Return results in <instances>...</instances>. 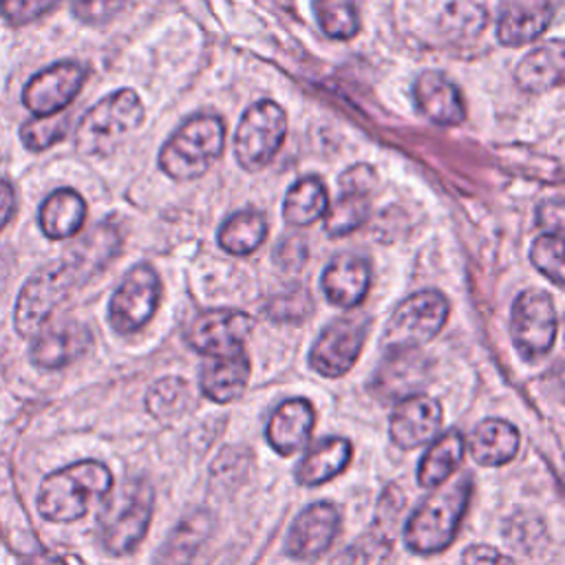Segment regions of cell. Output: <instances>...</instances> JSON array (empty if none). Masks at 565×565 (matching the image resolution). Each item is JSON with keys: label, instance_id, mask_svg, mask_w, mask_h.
Returning a JSON list of instances; mask_svg holds the SVG:
<instances>
[{"label": "cell", "instance_id": "29", "mask_svg": "<svg viewBox=\"0 0 565 565\" xmlns=\"http://www.w3.org/2000/svg\"><path fill=\"white\" fill-rule=\"evenodd\" d=\"M329 207V194L324 183L318 177L298 179L285 194L282 218L289 225H311L322 218Z\"/></svg>", "mask_w": 565, "mask_h": 565}, {"label": "cell", "instance_id": "9", "mask_svg": "<svg viewBox=\"0 0 565 565\" xmlns=\"http://www.w3.org/2000/svg\"><path fill=\"white\" fill-rule=\"evenodd\" d=\"M558 316L550 294L541 289L521 291L510 311V335L516 353L536 362L543 360L556 340Z\"/></svg>", "mask_w": 565, "mask_h": 565}, {"label": "cell", "instance_id": "1", "mask_svg": "<svg viewBox=\"0 0 565 565\" xmlns=\"http://www.w3.org/2000/svg\"><path fill=\"white\" fill-rule=\"evenodd\" d=\"M439 486L419 503L404 527V543L417 554L441 552L455 541L472 494L470 472H461Z\"/></svg>", "mask_w": 565, "mask_h": 565}, {"label": "cell", "instance_id": "27", "mask_svg": "<svg viewBox=\"0 0 565 565\" xmlns=\"http://www.w3.org/2000/svg\"><path fill=\"white\" fill-rule=\"evenodd\" d=\"M519 450V430L505 419H483L470 437V455L481 466H503Z\"/></svg>", "mask_w": 565, "mask_h": 565}, {"label": "cell", "instance_id": "43", "mask_svg": "<svg viewBox=\"0 0 565 565\" xmlns=\"http://www.w3.org/2000/svg\"><path fill=\"white\" fill-rule=\"evenodd\" d=\"M13 207H15V194H13V188L0 179V230L9 223L11 214H13Z\"/></svg>", "mask_w": 565, "mask_h": 565}, {"label": "cell", "instance_id": "37", "mask_svg": "<svg viewBox=\"0 0 565 565\" xmlns=\"http://www.w3.org/2000/svg\"><path fill=\"white\" fill-rule=\"evenodd\" d=\"M311 298L307 289H296L289 294L276 296L267 307V316L278 322H300L311 313Z\"/></svg>", "mask_w": 565, "mask_h": 565}, {"label": "cell", "instance_id": "21", "mask_svg": "<svg viewBox=\"0 0 565 565\" xmlns=\"http://www.w3.org/2000/svg\"><path fill=\"white\" fill-rule=\"evenodd\" d=\"M313 422H316V411L311 402L302 397H294L282 402L271 413L265 428V437L278 455L287 457L307 444L313 430Z\"/></svg>", "mask_w": 565, "mask_h": 565}, {"label": "cell", "instance_id": "20", "mask_svg": "<svg viewBox=\"0 0 565 565\" xmlns=\"http://www.w3.org/2000/svg\"><path fill=\"white\" fill-rule=\"evenodd\" d=\"M550 0H510L501 4L497 18V38L503 46H523L534 42L552 22Z\"/></svg>", "mask_w": 565, "mask_h": 565}, {"label": "cell", "instance_id": "2", "mask_svg": "<svg viewBox=\"0 0 565 565\" xmlns=\"http://www.w3.org/2000/svg\"><path fill=\"white\" fill-rule=\"evenodd\" d=\"M113 488L110 470L102 461L84 459L44 477L38 494V510L46 521L68 523L88 512Z\"/></svg>", "mask_w": 565, "mask_h": 565}, {"label": "cell", "instance_id": "34", "mask_svg": "<svg viewBox=\"0 0 565 565\" xmlns=\"http://www.w3.org/2000/svg\"><path fill=\"white\" fill-rule=\"evenodd\" d=\"M190 404H192V393H190L188 382L181 377H174V375L154 382L146 397V406H148L150 415H154L159 419L181 415Z\"/></svg>", "mask_w": 565, "mask_h": 565}, {"label": "cell", "instance_id": "18", "mask_svg": "<svg viewBox=\"0 0 565 565\" xmlns=\"http://www.w3.org/2000/svg\"><path fill=\"white\" fill-rule=\"evenodd\" d=\"M371 285V265L358 254H338L322 271L320 287L327 300L342 309L358 307Z\"/></svg>", "mask_w": 565, "mask_h": 565}, {"label": "cell", "instance_id": "15", "mask_svg": "<svg viewBox=\"0 0 565 565\" xmlns=\"http://www.w3.org/2000/svg\"><path fill=\"white\" fill-rule=\"evenodd\" d=\"M441 417L444 413L435 397L415 393L399 399V404L395 406L388 422V435L399 448H417L422 444H428L439 433Z\"/></svg>", "mask_w": 565, "mask_h": 565}, {"label": "cell", "instance_id": "35", "mask_svg": "<svg viewBox=\"0 0 565 565\" xmlns=\"http://www.w3.org/2000/svg\"><path fill=\"white\" fill-rule=\"evenodd\" d=\"M68 121L71 117L64 110L46 117H35L22 126L20 130L22 143L31 150H46L66 135Z\"/></svg>", "mask_w": 565, "mask_h": 565}, {"label": "cell", "instance_id": "12", "mask_svg": "<svg viewBox=\"0 0 565 565\" xmlns=\"http://www.w3.org/2000/svg\"><path fill=\"white\" fill-rule=\"evenodd\" d=\"M254 329V318L238 309H210L199 313L188 329V344L207 358L245 353L243 344Z\"/></svg>", "mask_w": 565, "mask_h": 565}, {"label": "cell", "instance_id": "36", "mask_svg": "<svg viewBox=\"0 0 565 565\" xmlns=\"http://www.w3.org/2000/svg\"><path fill=\"white\" fill-rule=\"evenodd\" d=\"M532 265L556 287L563 285V234H541L530 247Z\"/></svg>", "mask_w": 565, "mask_h": 565}, {"label": "cell", "instance_id": "8", "mask_svg": "<svg viewBox=\"0 0 565 565\" xmlns=\"http://www.w3.org/2000/svg\"><path fill=\"white\" fill-rule=\"evenodd\" d=\"M285 132L287 117L276 102L260 99L252 104L243 113L234 135V154L241 168L249 172L265 168L282 146Z\"/></svg>", "mask_w": 565, "mask_h": 565}, {"label": "cell", "instance_id": "3", "mask_svg": "<svg viewBox=\"0 0 565 565\" xmlns=\"http://www.w3.org/2000/svg\"><path fill=\"white\" fill-rule=\"evenodd\" d=\"M95 271L73 252L26 280L15 302V329L20 335H35L51 313L68 298V294L86 282Z\"/></svg>", "mask_w": 565, "mask_h": 565}, {"label": "cell", "instance_id": "38", "mask_svg": "<svg viewBox=\"0 0 565 565\" xmlns=\"http://www.w3.org/2000/svg\"><path fill=\"white\" fill-rule=\"evenodd\" d=\"M130 0H71L73 13L86 24H104L113 20Z\"/></svg>", "mask_w": 565, "mask_h": 565}, {"label": "cell", "instance_id": "24", "mask_svg": "<svg viewBox=\"0 0 565 565\" xmlns=\"http://www.w3.org/2000/svg\"><path fill=\"white\" fill-rule=\"evenodd\" d=\"M249 377V360L245 353L230 358H210L201 369V391L216 404L241 397Z\"/></svg>", "mask_w": 565, "mask_h": 565}, {"label": "cell", "instance_id": "32", "mask_svg": "<svg viewBox=\"0 0 565 565\" xmlns=\"http://www.w3.org/2000/svg\"><path fill=\"white\" fill-rule=\"evenodd\" d=\"M210 530V516L201 510L190 514L174 527L170 539L166 541V550L161 554L163 565H188L190 558L196 554L199 545L205 541Z\"/></svg>", "mask_w": 565, "mask_h": 565}, {"label": "cell", "instance_id": "40", "mask_svg": "<svg viewBox=\"0 0 565 565\" xmlns=\"http://www.w3.org/2000/svg\"><path fill=\"white\" fill-rule=\"evenodd\" d=\"M274 260L282 269H298V267H302L305 260H307V245H305L302 236H285L278 243L276 252H274Z\"/></svg>", "mask_w": 565, "mask_h": 565}, {"label": "cell", "instance_id": "41", "mask_svg": "<svg viewBox=\"0 0 565 565\" xmlns=\"http://www.w3.org/2000/svg\"><path fill=\"white\" fill-rule=\"evenodd\" d=\"M463 565H514L510 556L490 545H470L463 552Z\"/></svg>", "mask_w": 565, "mask_h": 565}, {"label": "cell", "instance_id": "25", "mask_svg": "<svg viewBox=\"0 0 565 565\" xmlns=\"http://www.w3.org/2000/svg\"><path fill=\"white\" fill-rule=\"evenodd\" d=\"M351 441L344 437H327L316 441L302 457L296 479L300 486H320L340 475L351 461Z\"/></svg>", "mask_w": 565, "mask_h": 565}, {"label": "cell", "instance_id": "28", "mask_svg": "<svg viewBox=\"0 0 565 565\" xmlns=\"http://www.w3.org/2000/svg\"><path fill=\"white\" fill-rule=\"evenodd\" d=\"M463 435L457 428L446 430L435 439V444L424 452L417 466V481L422 488H435L457 470L463 457Z\"/></svg>", "mask_w": 565, "mask_h": 565}, {"label": "cell", "instance_id": "13", "mask_svg": "<svg viewBox=\"0 0 565 565\" xmlns=\"http://www.w3.org/2000/svg\"><path fill=\"white\" fill-rule=\"evenodd\" d=\"M86 77V68L77 62H57L29 79L22 90L24 106L38 115L62 113L79 93Z\"/></svg>", "mask_w": 565, "mask_h": 565}, {"label": "cell", "instance_id": "4", "mask_svg": "<svg viewBox=\"0 0 565 565\" xmlns=\"http://www.w3.org/2000/svg\"><path fill=\"white\" fill-rule=\"evenodd\" d=\"M225 146V124L218 115H194L159 150V168L174 181L205 174Z\"/></svg>", "mask_w": 565, "mask_h": 565}, {"label": "cell", "instance_id": "31", "mask_svg": "<svg viewBox=\"0 0 565 565\" xmlns=\"http://www.w3.org/2000/svg\"><path fill=\"white\" fill-rule=\"evenodd\" d=\"M267 236L265 216L256 210L232 214L218 230V245L232 256H247L260 247Z\"/></svg>", "mask_w": 565, "mask_h": 565}, {"label": "cell", "instance_id": "11", "mask_svg": "<svg viewBox=\"0 0 565 565\" xmlns=\"http://www.w3.org/2000/svg\"><path fill=\"white\" fill-rule=\"evenodd\" d=\"M369 333L364 313H349L329 322L311 347L309 364L324 377L344 375L358 360Z\"/></svg>", "mask_w": 565, "mask_h": 565}, {"label": "cell", "instance_id": "5", "mask_svg": "<svg viewBox=\"0 0 565 565\" xmlns=\"http://www.w3.org/2000/svg\"><path fill=\"white\" fill-rule=\"evenodd\" d=\"M143 121V104L130 88L99 99L79 121L75 146L82 154L106 157L115 152Z\"/></svg>", "mask_w": 565, "mask_h": 565}, {"label": "cell", "instance_id": "23", "mask_svg": "<svg viewBox=\"0 0 565 565\" xmlns=\"http://www.w3.org/2000/svg\"><path fill=\"white\" fill-rule=\"evenodd\" d=\"M499 4L501 0H452L439 18V31L448 42H475L488 29Z\"/></svg>", "mask_w": 565, "mask_h": 565}, {"label": "cell", "instance_id": "19", "mask_svg": "<svg viewBox=\"0 0 565 565\" xmlns=\"http://www.w3.org/2000/svg\"><path fill=\"white\" fill-rule=\"evenodd\" d=\"M413 99L419 113L439 126H457L466 117L459 88L437 71H424L415 79Z\"/></svg>", "mask_w": 565, "mask_h": 565}, {"label": "cell", "instance_id": "10", "mask_svg": "<svg viewBox=\"0 0 565 565\" xmlns=\"http://www.w3.org/2000/svg\"><path fill=\"white\" fill-rule=\"evenodd\" d=\"M161 282L150 265H135L108 305V322L117 333H135L148 324L159 305Z\"/></svg>", "mask_w": 565, "mask_h": 565}, {"label": "cell", "instance_id": "30", "mask_svg": "<svg viewBox=\"0 0 565 565\" xmlns=\"http://www.w3.org/2000/svg\"><path fill=\"white\" fill-rule=\"evenodd\" d=\"M371 194L369 190L353 188L340 183V194L335 203H329L324 214V230L331 236H347L358 230L371 212Z\"/></svg>", "mask_w": 565, "mask_h": 565}, {"label": "cell", "instance_id": "33", "mask_svg": "<svg viewBox=\"0 0 565 565\" xmlns=\"http://www.w3.org/2000/svg\"><path fill=\"white\" fill-rule=\"evenodd\" d=\"M318 24L333 40H351L360 31V13L353 0H316Z\"/></svg>", "mask_w": 565, "mask_h": 565}, {"label": "cell", "instance_id": "42", "mask_svg": "<svg viewBox=\"0 0 565 565\" xmlns=\"http://www.w3.org/2000/svg\"><path fill=\"white\" fill-rule=\"evenodd\" d=\"M539 225L545 230V234H563V203L561 201H547L536 212Z\"/></svg>", "mask_w": 565, "mask_h": 565}, {"label": "cell", "instance_id": "26", "mask_svg": "<svg viewBox=\"0 0 565 565\" xmlns=\"http://www.w3.org/2000/svg\"><path fill=\"white\" fill-rule=\"evenodd\" d=\"M84 218L86 203L71 188H60L51 192L40 207V227L53 241L75 236L82 230Z\"/></svg>", "mask_w": 565, "mask_h": 565}, {"label": "cell", "instance_id": "14", "mask_svg": "<svg viewBox=\"0 0 565 565\" xmlns=\"http://www.w3.org/2000/svg\"><path fill=\"white\" fill-rule=\"evenodd\" d=\"M340 525V514L329 501H318L305 508L289 527L285 539V552L296 561H313L322 556Z\"/></svg>", "mask_w": 565, "mask_h": 565}, {"label": "cell", "instance_id": "16", "mask_svg": "<svg viewBox=\"0 0 565 565\" xmlns=\"http://www.w3.org/2000/svg\"><path fill=\"white\" fill-rule=\"evenodd\" d=\"M428 380V360L417 349H388L375 382L373 391L384 402H395L415 395Z\"/></svg>", "mask_w": 565, "mask_h": 565}, {"label": "cell", "instance_id": "22", "mask_svg": "<svg viewBox=\"0 0 565 565\" xmlns=\"http://www.w3.org/2000/svg\"><path fill=\"white\" fill-rule=\"evenodd\" d=\"M563 42L552 40L532 49L514 68V82L521 90L539 95L561 86L563 82Z\"/></svg>", "mask_w": 565, "mask_h": 565}, {"label": "cell", "instance_id": "39", "mask_svg": "<svg viewBox=\"0 0 565 565\" xmlns=\"http://www.w3.org/2000/svg\"><path fill=\"white\" fill-rule=\"evenodd\" d=\"M55 2L57 0H0V13L9 24L20 26L24 22L40 18Z\"/></svg>", "mask_w": 565, "mask_h": 565}, {"label": "cell", "instance_id": "17", "mask_svg": "<svg viewBox=\"0 0 565 565\" xmlns=\"http://www.w3.org/2000/svg\"><path fill=\"white\" fill-rule=\"evenodd\" d=\"M93 335L86 324L75 320L57 322L40 329L31 347V362L40 369H60L88 351Z\"/></svg>", "mask_w": 565, "mask_h": 565}, {"label": "cell", "instance_id": "6", "mask_svg": "<svg viewBox=\"0 0 565 565\" xmlns=\"http://www.w3.org/2000/svg\"><path fill=\"white\" fill-rule=\"evenodd\" d=\"M152 486L141 477L124 481L108 499L99 519V534L110 554H126L143 539L152 516Z\"/></svg>", "mask_w": 565, "mask_h": 565}, {"label": "cell", "instance_id": "7", "mask_svg": "<svg viewBox=\"0 0 565 565\" xmlns=\"http://www.w3.org/2000/svg\"><path fill=\"white\" fill-rule=\"evenodd\" d=\"M448 298L437 289L408 296L397 305L384 329L386 349H417L433 340L448 320Z\"/></svg>", "mask_w": 565, "mask_h": 565}]
</instances>
